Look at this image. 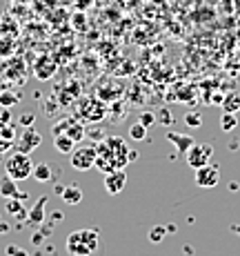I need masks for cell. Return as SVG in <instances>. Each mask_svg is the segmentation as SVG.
Segmentation results:
<instances>
[{"instance_id": "cell-14", "label": "cell", "mask_w": 240, "mask_h": 256, "mask_svg": "<svg viewBox=\"0 0 240 256\" xmlns=\"http://www.w3.org/2000/svg\"><path fill=\"white\" fill-rule=\"evenodd\" d=\"M53 147H56L60 154H71L73 147H76V140L69 138V136H62V134H56L53 138Z\"/></svg>"}, {"instance_id": "cell-17", "label": "cell", "mask_w": 240, "mask_h": 256, "mask_svg": "<svg viewBox=\"0 0 240 256\" xmlns=\"http://www.w3.org/2000/svg\"><path fill=\"white\" fill-rule=\"evenodd\" d=\"M129 138L131 140H145L147 138V127L143 122H134V125L129 127Z\"/></svg>"}, {"instance_id": "cell-7", "label": "cell", "mask_w": 240, "mask_h": 256, "mask_svg": "<svg viewBox=\"0 0 240 256\" xmlns=\"http://www.w3.org/2000/svg\"><path fill=\"white\" fill-rule=\"evenodd\" d=\"M40 142H42V136L33 127H24V132L20 134V140H16V150L22 152V154H31Z\"/></svg>"}, {"instance_id": "cell-11", "label": "cell", "mask_w": 240, "mask_h": 256, "mask_svg": "<svg viewBox=\"0 0 240 256\" xmlns=\"http://www.w3.org/2000/svg\"><path fill=\"white\" fill-rule=\"evenodd\" d=\"M60 198L65 200L67 205H78L82 200V190L78 185H67V187H62Z\"/></svg>"}, {"instance_id": "cell-30", "label": "cell", "mask_w": 240, "mask_h": 256, "mask_svg": "<svg viewBox=\"0 0 240 256\" xmlns=\"http://www.w3.org/2000/svg\"><path fill=\"white\" fill-rule=\"evenodd\" d=\"M234 230H236V232H240V228H238V225H236V228H234Z\"/></svg>"}, {"instance_id": "cell-24", "label": "cell", "mask_w": 240, "mask_h": 256, "mask_svg": "<svg viewBox=\"0 0 240 256\" xmlns=\"http://www.w3.org/2000/svg\"><path fill=\"white\" fill-rule=\"evenodd\" d=\"M163 228H154V230H151V234H149V238L151 240H160V238H163Z\"/></svg>"}, {"instance_id": "cell-8", "label": "cell", "mask_w": 240, "mask_h": 256, "mask_svg": "<svg viewBox=\"0 0 240 256\" xmlns=\"http://www.w3.org/2000/svg\"><path fill=\"white\" fill-rule=\"evenodd\" d=\"M127 185V172L125 170H111L105 174V190L109 192L111 196L120 194Z\"/></svg>"}, {"instance_id": "cell-21", "label": "cell", "mask_w": 240, "mask_h": 256, "mask_svg": "<svg viewBox=\"0 0 240 256\" xmlns=\"http://www.w3.org/2000/svg\"><path fill=\"white\" fill-rule=\"evenodd\" d=\"M16 100H18V96H13V94H7V92H0V105H2V107L13 105Z\"/></svg>"}, {"instance_id": "cell-3", "label": "cell", "mask_w": 240, "mask_h": 256, "mask_svg": "<svg viewBox=\"0 0 240 256\" xmlns=\"http://www.w3.org/2000/svg\"><path fill=\"white\" fill-rule=\"evenodd\" d=\"M4 174H7L9 178H13L16 183L18 180L31 178L33 163H31V158H29V154H22V152L16 150L11 156H7V160H4Z\"/></svg>"}, {"instance_id": "cell-18", "label": "cell", "mask_w": 240, "mask_h": 256, "mask_svg": "<svg viewBox=\"0 0 240 256\" xmlns=\"http://www.w3.org/2000/svg\"><path fill=\"white\" fill-rule=\"evenodd\" d=\"M236 125H238L236 114H229V112H225L223 118H220V127H223L225 132H232V130H236Z\"/></svg>"}, {"instance_id": "cell-20", "label": "cell", "mask_w": 240, "mask_h": 256, "mask_svg": "<svg viewBox=\"0 0 240 256\" xmlns=\"http://www.w3.org/2000/svg\"><path fill=\"white\" fill-rule=\"evenodd\" d=\"M140 122H143L147 130H149L151 125H156V122H158V118H156V114H151V112H143V114H140Z\"/></svg>"}, {"instance_id": "cell-13", "label": "cell", "mask_w": 240, "mask_h": 256, "mask_svg": "<svg viewBox=\"0 0 240 256\" xmlns=\"http://www.w3.org/2000/svg\"><path fill=\"white\" fill-rule=\"evenodd\" d=\"M220 105H223V110L229 112V114H238L240 112V94L238 92H229L227 96L223 98Z\"/></svg>"}, {"instance_id": "cell-6", "label": "cell", "mask_w": 240, "mask_h": 256, "mask_svg": "<svg viewBox=\"0 0 240 256\" xmlns=\"http://www.w3.org/2000/svg\"><path fill=\"white\" fill-rule=\"evenodd\" d=\"M220 180V170L216 165H203L196 170V185L198 187H205V190H209V187H216Z\"/></svg>"}, {"instance_id": "cell-9", "label": "cell", "mask_w": 240, "mask_h": 256, "mask_svg": "<svg viewBox=\"0 0 240 256\" xmlns=\"http://www.w3.org/2000/svg\"><path fill=\"white\" fill-rule=\"evenodd\" d=\"M56 134L69 136V138H73L78 142L82 138V134H85V130H82V125L80 122H76V120H60L58 125H53V136Z\"/></svg>"}, {"instance_id": "cell-16", "label": "cell", "mask_w": 240, "mask_h": 256, "mask_svg": "<svg viewBox=\"0 0 240 256\" xmlns=\"http://www.w3.org/2000/svg\"><path fill=\"white\" fill-rule=\"evenodd\" d=\"M169 140L176 142V147H178V154H187V150L194 145V138L187 134H169Z\"/></svg>"}, {"instance_id": "cell-12", "label": "cell", "mask_w": 240, "mask_h": 256, "mask_svg": "<svg viewBox=\"0 0 240 256\" xmlns=\"http://www.w3.org/2000/svg\"><path fill=\"white\" fill-rule=\"evenodd\" d=\"M53 167L49 163H33V178L38 180V183H49V180H53Z\"/></svg>"}, {"instance_id": "cell-4", "label": "cell", "mask_w": 240, "mask_h": 256, "mask_svg": "<svg viewBox=\"0 0 240 256\" xmlns=\"http://www.w3.org/2000/svg\"><path fill=\"white\" fill-rule=\"evenodd\" d=\"M96 158H98L96 145H89V142H85V145L73 147L69 163H71L73 170H78V172H87V170H91V167L96 165Z\"/></svg>"}, {"instance_id": "cell-26", "label": "cell", "mask_w": 240, "mask_h": 256, "mask_svg": "<svg viewBox=\"0 0 240 256\" xmlns=\"http://www.w3.org/2000/svg\"><path fill=\"white\" fill-rule=\"evenodd\" d=\"M20 120H22V125H24V127H31V122H33V116H29V114H24V116L20 118Z\"/></svg>"}, {"instance_id": "cell-28", "label": "cell", "mask_w": 240, "mask_h": 256, "mask_svg": "<svg viewBox=\"0 0 240 256\" xmlns=\"http://www.w3.org/2000/svg\"><path fill=\"white\" fill-rule=\"evenodd\" d=\"M4 232H9V225L7 223H0V234H4Z\"/></svg>"}, {"instance_id": "cell-10", "label": "cell", "mask_w": 240, "mask_h": 256, "mask_svg": "<svg viewBox=\"0 0 240 256\" xmlns=\"http://www.w3.org/2000/svg\"><path fill=\"white\" fill-rule=\"evenodd\" d=\"M0 194L4 196V198H24V194L22 192H18V187H16V180L13 178H9L7 174L0 178Z\"/></svg>"}, {"instance_id": "cell-15", "label": "cell", "mask_w": 240, "mask_h": 256, "mask_svg": "<svg viewBox=\"0 0 240 256\" xmlns=\"http://www.w3.org/2000/svg\"><path fill=\"white\" fill-rule=\"evenodd\" d=\"M36 78H40V80H47L49 76H53V72H56V65H53L49 58H40L36 65Z\"/></svg>"}, {"instance_id": "cell-19", "label": "cell", "mask_w": 240, "mask_h": 256, "mask_svg": "<svg viewBox=\"0 0 240 256\" xmlns=\"http://www.w3.org/2000/svg\"><path fill=\"white\" fill-rule=\"evenodd\" d=\"M45 203H47V198H45V196H42V198L38 200V205H36V208H33V214H31V212H29V220H33V223H40V220H42V216H45V214H42V208H45Z\"/></svg>"}, {"instance_id": "cell-2", "label": "cell", "mask_w": 240, "mask_h": 256, "mask_svg": "<svg viewBox=\"0 0 240 256\" xmlns=\"http://www.w3.org/2000/svg\"><path fill=\"white\" fill-rule=\"evenodd\" d=\"M65 248L71 256H91L100 250V234L96 230H73Z\"/></svg>"}, {"instance_id": "cell-1", "label": "cell", "mask_w": 240, "mask_h": 256, "mask_svg": "<svg viewBox=\"0 0 240 256\" xmlns=\"http://www.w3.org/2000/svg\"><path fill=\"white\" fill-rule=\"evenodd\" d=\"M96 152H98V158H96L94 167L102 170L105 174L111 170H125V165L131 163L129 147H127L122 136H109V138L102 140L100 145L96 147Z\"/></svg>"}, {"instance_id": "cell-5", "label": "cell", "mask_w": 240, "mask_h": 256, "mask_svg": "<svg viewBox=\"0 0 240 256\" xmlns=\"http://www.w3.org/2000/svg\"><path fill=\"white\" fill-rule=\"evenodd\" d=\"M214 156V147L207 145V142H196L187 150V154H185V158H187V165L194 167V170H198V167L203 165H209V160H212Z\"/></svg>"}, {"instance_id": "cell-29", "label": "cell", "mask_w": 240, "mask_h": 256, "mask_svg": "<svg viewBox=\"0 0 240 256\" xmlns=\"http://www.w3.org/2000/svg\"><path fill=\"white\" fill-rule=\"evenodd\" d=\"M0 120H2V122H9V114H7V112H2V116H0Z\"/></svg>"}, {"instance_id": "cell-22", "label": "cell", "mask_w": 240, "mask_h": 256, "mask_svg": "<svg viewBox=\"0 0 240 256\" xmlns=\"http://www.w3.org/2000/svg\"><path fill=\"white\" fill-rule=\"evenodd\" d=\"M185 122H187L189 127H200L203 125V116L200 114H187L185 116Z\"/></svg>"}, {"instance_id": "cell-23", "label": "cell", "mask_w": 240, "mask_h": 256, "mask_svg": "<svg viewBox=\"0 0 240 256\" xmlns=\"http://www.w3.org/2000/svg\"><path fill=\"white\" fill-rule=\"evenodd\" d=\"M11 52H13L11 40H0V54L2 56H11Z\"/></svg>"}, {"instance_id": "cell-25", "label": "cell", "mask_w": 240, "mask_h": 256, "mask_svg": "<svg viewBox=\"0 0 240 256\" xmlns=\"http://www.w3.org/2000/svg\"><path fill=\"white\" fill-rule=\"evenodd\" d=\"M7 254H9V256H27L24 252H20V250H16V245H9V248H7Z\"/></svg>"}, {"instance_id": "cell-27", "label": "cell", "mask_w": 240, "mask_h": 256, "mask_svg": "<svg viewBox=\"0 0 240 256\" xmlns=\"http://www.w3.org/2000/svg\"><path fill=\"white\" fill-rule=\"evenodd\" d=\"M160 118H163V125H169V114H167V110L160 112Z\"/></svg>"}]
</instances>
